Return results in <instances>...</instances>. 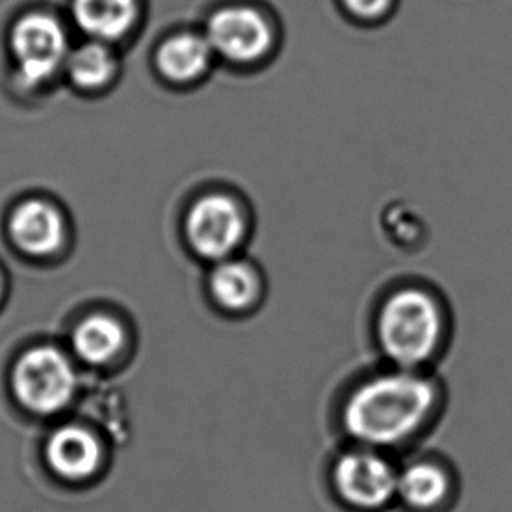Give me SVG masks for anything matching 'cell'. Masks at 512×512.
Wrapping results in <instances>:
<instances>
[{"mask_svg": "<svg viewBox=\"0 0 512 512\" xmlns=\"http://www.w3.org/2000/svg\"><path fill=\"white\" fill-rule=\"evenodd\" d=\"M444 388L423 369L395 367L362 383L346 402L343 423L362 443L392 446L425 429L443 406Z\"/></svg>", "mask_w": 512, "mask_h": 512, "instance_id": "1", "label": "cell"}, {"mask_svg": "<svg viewBox=\"0 0 512 512\" xmlns=\"http://www.w3.org/2000/svg\"><path fill=\"white\" fill-rule=\"evenodd\" d=\"M65 69L70 81L81 90H98L111 81L116 72V58L105 42L93 41L70 51Z\"/></svg>", "mask_w": 512, "mask_h": 512, "instance_id": "15", "label": "cell"}, {"mask_svg": "<svg viewBox=\"0 0 512 512\" xmlns=\"http://www.w3.org/2000/svg\"><path fill=\"white\" fill-rule=\"evenodd\" d=\"M14 74L23 86L37 88L65 67L69 37L53 14L34 11L14 21L9 32Z\"/></svg>", "mask_w": 512, "mask_h": 512, "instance_id": "3", "label": "cell"}, {"mask_svg": "<svg viewBox=\"0 0 512 512\" xmlns=\"http://www.w3.org/2000/svg\"><path fill=\"white\" fill-rule=\"evenodd\" d=\"M14 243L30 256H48L62 245L63 219L60 212L46 201L21 203L11 217Z\"/></svg>", "mask_w": 512, "mask_h": 512, "instance_id": "8", "label": "cell"}, {"mask_svg": "<svg viewBox=\"0 0 512 512\" xmlns=\"http://www.w3.org/2000/svg\"><path fill=\"white\" fill-rule=\"evenodd\" d=\"M450 331L446 301L422 285L397 289L385 299L378 315L381 350L402 369L425 371L443 353Z\"/></svg>", "mask_w": 512, "mask_h": 512, "instance_id": "2", "label": "cell"}, {"mask_svg": "<svg viewBox=\"0 0 512 512\" xmlns=\"http://www.w3.org/2000/svg\"><path fill=\"white\" fill-rule=\"evenodd\" d=\"M77 27L95 41H116L133 27L137 0H72Z\"/></svg>", "mask_w": 512, "mask_h": 512, "instance_id": "10", "label": "cell"}, {"mask_svg": "<svg viewBox=\"0 0 512 512\" xmlns=\"http://www.w3.org/2000/svg\"><path fill=\"white\" fill-rule=\"evenodd\" d=\"M451 490L450 474L441 465L418 462L399 474L397 493L402 500L418 511H430L448 499Z\"/></svg>", "mask_w": 512, "mask_h": 512, "instance_id": "13", "label": "cell"}, {"mask_svg": "<svg viewBox=\"0 0 512 512\" xmlns=\"http://www.w3.org/2000/svg\"><path fill=\"white\" fill-rule=\"evenodd\" d=\"M245 235L242 208L226 194H207L194 201L186 217L187 242L208 261L228 259Z\"/></svg>", "mask_w": 512, "mask_h": 512, "instance_id": "5", "label": "cell"}, {"mask_svg": "<svg viewBox=\"0 0 512 512\" xmlns=\"http://www.w3.org/2000/svg\"><path fill=\"white\" fill-rule=\"evenodd\" d=\"M350 13L360 18H376L385 13L392 0H343Z\"/></svg>", "mask_w": 512, "mask_h": 512, "instance_id": "16", "label": "cell"}, {"mask_svg": "<svg viewBox=\"0 0 512 512\" xmlns=\"http://www.w3.org/2000/svg\"><path fill=\"white\" fill-rule=\"evenodd\" d=\"M72 345L79 359L91 366H104L125 348V329L111 315L93 313L76 327Z\"/></svg>", "mask_w": 512, "mask_h": 512, "instance_id": "11", "label": "cell"}, {"mask_svg": "<svg viewBox=\"0 0 512 512\" xmlns=\"http://www.w3.org/2000/svg\"><path fill=\"white\" fill-rule=\"evenodd\" d=\"M208 44L231 62H256L268 51L271 32L261 14L245 6L224 7L210 18Z\"/></svg>", "mask_w": 512, "mask_h": 512, "instance_id": "6", "label": "cell"}, {"mask_svg": "<svg viewBox=\"0 0 512 512\" xmlns=\"http://www.w3.org/2000/svg\"><path fill=\"white\" fill-rule=\"evenodd\" d=\"M212 51L214 49L208 44L207 37L196 34L173 35L163 42L156 63L161 74L170 81L187 83L207 70Z\"/></svg>", "mask_w": 512, "mask_h": 512, "instance_id": "12", "label": "cell"}, {"mask_svg": "<svg viewBox=\"0 0 512 512\" xmlns=\"http://www.w3.org/2000/svg\"><path fill=\"white\" fill-rule=\"evenodd\" d=\"M102 460L97 437L90 430L67 425L56 430L48 443V462L67 479L90 478Z\"/></svg>", "mask_w": 512, "mask_h": 512, "instance_id": "9", "label": "cell"}, {"mask_svg": "<svg viewBox=\"0 0 512 512\" xmlns=\"http://www.w3.org/2000/svg\"><path fill=\"white\" fill-rule=\"evenodd\" d=\"M13 387L25 408L51 415L65 408L76 394V369L65 353L53 346H39L18 360Z\"/></svg>", "mask_w": 512, "mask_h": 512, "instance_id": "4", "label": "cell"}, {"mask_svg": "<svg viewBox=\"0 0 512 512\" xmlns=\"http://www.w3.org/2000/svg\"><path fill=\"white\" fill-rule=\"evenodd\" d=\"M261 284L252 266L224 259L210 275V292L215 303L229 312H242L257 299Z\"/></svg>", "mask_w": 512, "mask_h": 512, "instance_id": "14", "label": "cell"}, {"mask_svg": "<svg viewBox=\"0 0 512 512\" xmlns=\"http://www.w3.org/2000/svg\"><path fill=\"white\" fill-rule=\"evenodd\" d=\"M336 486L353 506L376 509L397 493L399 474L385 458L374 453H350L336 467Z\"/></svg>", "mask_w": 512, "mask_h": 512, "instance_id": "7", "label": "cell"}]
</instances>
